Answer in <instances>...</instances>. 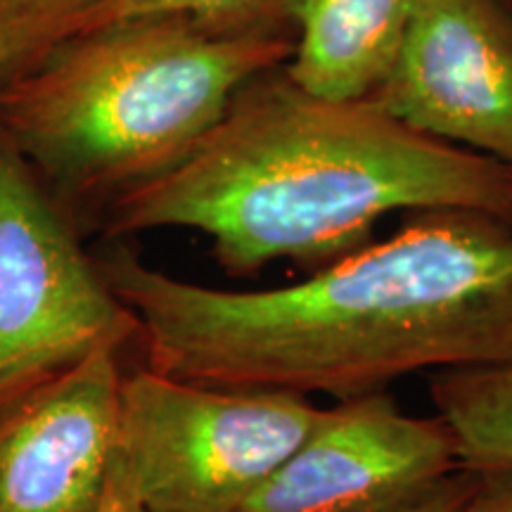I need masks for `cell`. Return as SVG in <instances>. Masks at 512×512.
Instances as JSON below:
<instances>
[{"mask_svg":"<svg viewBox=\"0 0 512 512\" xmlns=\"http://www.w3.org/2000/svg\"><path fill=\"white\" fill-rule=\"evenodd\" d=\"M370 100L444 143L512 169V12L503 0H420Z\"/></svg>","mask_w":512,"mask_h":512,"instance_id":"obj_7","label":"cell"},{"mask_svg":"<svg viewBox=\"0 0 512 512\" xmlns=\"http://www.w3.org/2000/svg\"><path fill=\"white\" fill-rule=\"evenodd\" d=\"M292 53L294 24L112 22L15 64L0 79V131L81 233H95L114 202L183 162L235 93Z\"/></svg>","mask_w":512,"mask_h":512,"instance_id":"obj_3","label":"cell"},{"mask_svg":"<svg viewBox=\"0 0 512 512\" xmlns=\"http://www.w3.org/2000/svg\"><path fill=\"white\" fill-rule=\"evenodd\" d=\"M460 470L441 415L373 392L323 408L309 437L238 512H401Z\"/></svg>","mask_w":512,"mask_h":512,"instance_id":"obj_6","label":"cell"},{"mask_svg":"<svg viewBox=\"0 0 512 512\" xmlns=\"http://www.w3.org/2000/svg\"><path fill=\"white\" fill-rule=\"evenodd\" d=\"M320 413L302 394L211 387L143 366L121 382L117 456L147 512H238Z\"/></svg>","mask_w":512,"mask_h":512,"instance_id":"obj_4","label":"cell"},{"mask_svg":"<svg viewBox=\"0 0 512 512\" xmlns=\"http://www.w3.org/2000/svg\"><path fill=\"white\" fill-rule=\"evenodd\" d=\"M95 259L136 313L145 366L178 380L344 401L512 363V226L482 211H408L389 238L266 290L176 278L128 240Z\"/></svg>","mask_w":512,"mask_h":512,"instance_id":"obj_1","label":"cell"},{"mask_svg":"<svg viewBox=\"0 0 512 512\" xmlns=\"http://www.w3.org/2000/svg\"><path fill=\"white\" fill-rule=\"evenodd\" d=\"M98 512H147L145 505L140 503L136 486H133L131 477H128L126 467L119 460V456L114 458L110 479H107L105 496H102Z\"/></svg>","mask_w":512,"mask_h":512,"instance_id":"obj_15","label":"cell"},{"mask_svg":"<svg viewBox=\"0 0 512 512\" xmlns=\"http://www.w3.org/2000/svg\"><path fill=\"white\" fill-rule=\"evenodd\" d=\"M420 0H297L285 72L335 100L370 98L406 41Z\"/></svg>","mask_w":512,"mask_h":512,"instance_id":"obj_9","label":"cell"},{"mask_svg":"<svg viewBox=\"0 0 512 512\" xmlns=\"http://www.w3.org/2000/svg\"><path fill=\"white\" fill-rule=\"evenodd\" d=\"M88 0H0V36L27 43L29 55L60 41Z\"/></svg>","mask_w":512,"mask_h":512,"instance_id":"obj_12","label":"cell"},{"mask_svg":"<svg viewBox=\"0 0 512 512\" xmlns=\"http://www.w3.org/2000/svg\"><path fill=\"white\" fill-rule=\"evenodd\" d=\"M503 3H505V5H508V10L512 12V0H503Z\"/></svg>","mask_w":512,"mask_h":512,"instance_id":"obj_17","label":"cell"},{"mask_svg":"<svg viewBox=\"0 0 512 512\" xmlns=\"http://www.w3.org/2000/svg\"><path fill=\"white\" fill-rule=\"evenodd\" d=\"M430 399L456 434L460 467H512V363L432 373Z\"/></svg>","mask_w":512,"mask_h":512,"instance_id":"obj_10","label":"cell"},{"mask_svg":"<svg viewBox=\"0 0 512 512\" xmlns=\"http://www.w3.org/2000/svg\"><path fill=\"white\" fill-rule=\"evenodd\" d=\"M121 351H95L0 411V512H98L119 448Z\"/></svg>","mask_w":512,"mask_h":512,"instance_id":"obj_8","label":"cell"},{"mask_svg":"<svg viewBox=\"0 0 512 512\" xmlns=\"http://www.w3.org/2000/svg\"><path fill=\"white\" fill-rule=\"evenodd\" d=\"M472 484H475V472L460 467L456 475L439 484L430 496L401 512H456L460 503L465 501V496L470 494Z\"/></svg>","mask_w":512,"mask_h":512,"instance_id":"obj_14","label":"cell"},{"mask_svg":"<svg viewBox=\"0 0 512 512\" xmlns=\"http://www.w3.org/2000/svg\"><path fill=\"white\" fill-rule=\"evenodd\" d=\"M76 221L0 131V411L95 351L138 344Z\"/></svg>","mask_w":512,"mask_h":512,"instance_id":"obj_5","label":"cell"},{"mask_svg":"<svg viewBox=\"0 0 512 512\" xmlns=\"http://www.w3.org/2000/svg\"><path fill=\"white\" fill-rule=\"evenodd\" d=\"M456 512H512V467L475 472V484Z\"/></svg>","mask_w":512,"mask_h":512,"instance_id":"obj_13","label":"cell"},{"mask_svg":"<svg viewBox=\"0 0 512 512\" xmlns=\"http://www.w3.org/2000/svg\"><path fill=\"white\" fill-rule=\"evenodd\" d=\"M467 209L512 226V169L427 136L370 98H323L259 74L174 169L102 214L105 240L164 228L211 240L233 278L290 261L318 271L373 242L389 214Z\"/></svg>","mask_w":512,"mask_h":512,"instance_id":"obj_2","label":"cell"},{"mask_svg":"<svg viewBox=\"0 0 512 512\" xmlns=\"http://www.w3.org/2000/svg\"><path fill=\"white\" fill-rule=\"evenodd\" d=\"M29 55V48L15 36H0V79Z\"/></svg>","mask_w":512,"mask_h":512,"instance_id":"obj_16","label":"cell"},{"mask_svg":"<svg viewBox=\"0 0 512 512\" xmlns=\"http://www.w3.org/2000/svg\"><path fill=\"white\" fill-rule=\"evenodd\" d=\"M297 0H88L64 36L136 17H183L214 31L287 27Z\"/></svg>","mask_w":512,"mask_h":512,"instance_id":"obj_11","label":"cell"}]
</instances>
